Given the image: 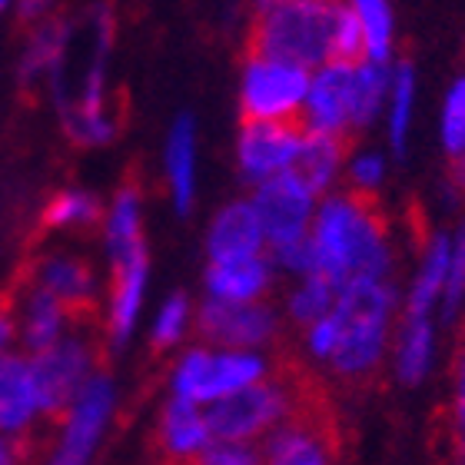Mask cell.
<instances>
[{"label":"cell","mask_w":465,"mask_h":465,"mask_svg":"<svg viewBox=\"0 0 465 465\" xmlns=\"http://www.w3.org/2000/svg\"><path fill=\"white\" fill-rule=\"evenodd\" d=\"M166 180L176 213L186 216L196 196V126L193 116H180L166 140Z\"/></svg>","instance_id":"obj_24"},{"label":"cell","mask_w":465,"mask_h":465,"mask_svg":"<svg viewBox=\"0 0 465 465\" xmlns=\"http://www.w3.org/2000/svg\"><path fill=\"white\" fill-rule=\"evenodd\" d=\"M67 40H70L67 24L40 17L37 30L30 34L24 57H20V80H24V87H37L40 80H47L50 87L57 90L64 54H67Z\"/></svg>","instance_id":"obj_23"},{"label":"cell","mask_w":465,"mask_h":465,"mask_svg":"<svg viewBox=\"0 0 465 465\" xmlns=\"http://www.w3.org/2000/svg\"><path fill=\"white\" fill-rule=\"evenodd\" d=\"M346 150H349V136L342 134H322V130H306L302 126V143L300 153L292 160V173L300 176L302 183L316 190V193H330L340 173L346 170Z\"/></svg>","instance_id":"obj_21"},{"label":"cell","mask_w":465,"mask_h":465,"mask_svg":"<svg viewBox=\"0 0 465 465\" xmlns=\"http://www.w3.org/2000/svg\"><path fill=\"white\" fill-rule=\"evenodd\" d=\"M64 130L77 146H100L110 143L116 136V116L110 107L104 110H90L77 107V104H67L64 107Z\"/></svg>","instance_id":"obj_32"},{"label":"cell","mask_w":465,"mask_h":465,"mask_svg":"<svg viewBox=\"0 0 465 465\" xmlns=\"http://www.w3.org/2000/svg\"><path fill=\"white\" fill-rule=\"evenodd\" d=\"M196 330L210 346L226 349H262L276 340L280 320L262 300L223 302L206 300L196 312Z\"/></svg>","instance_id":"obj_11"},{"label":"cell","mask_w":465,"mask_h":465,"mask_svg":"<svg viewBox=\"0 0 465 465\" xmlns=\"http://www.w3.org/2000/svg\"><path fill=\"white\" fill-rule=\"evenodd\" d=\"M465 436V342L452 359V402H449V439Z\"/></svg>","instance_id":"obj_41"},{"label":"cell","mask_w":465,"mask_h":465,"mask_svg":"<svg viewBox=\"0 0 465 465\" xmlns=\"http://www.w3.org/2000/svg\"><path fill=\"white\" fill-rule=\"evenodd\" d=\"M366 57V30H362V20L356 17V10L349 4L336 7V24H332V60H356Z\"/></svg>","instance_id":"obj_35"},{"label":"cell","mask_w":465,"mask_h":465,"mask_svg":"<svg viewBox=\"0 0 465 465\" xmlns=\"http://www.w3.org/2000/svg\"><path fill=\"white\" fill-rule=\"evenodd\" d=\"M266 250H270V242H266V230H262L252 200H236L213 216L210 232H206L210 262L250 260V256H262Z\"/></svg>","instance_id":"obj_15"},{"label":"cell","mask_w":465,"mask_h":465,"mask_svg":"<svg viewBox=\"0 0 465 465\" xmlns=\"http://www.w3.org/2000/svg\"><path fill=\"white\" fill-rule=\"evenodd\" d=\"M392 70L389 60L362 57L352 70V130H366L389 104Z\"/></svg>","instance_id":"obj_27"},{"label":"cell","mask_w":465,"mask_h":465,"mask_svg":"<svg viewBox=\"0 0 465 465\" xmlns=\"http://www.w3.org/2000/svg\"><path fill=\"white\" fill-rule=\"evenodd\" d=\"M272 282V260L270 252L250 256V260H232V262H210L203 276L206 300H223V302H252L262 300Z\"/></svg>","instance_id":"obj_22"},{"label":"cell","mask_w":465,"mask_h":465,"mask_svg":"<svg viewBox=\"0 0 465 465\" xmlns=\"http://www.w3.org/2000/svg\"><path fill=\"white\" fill-rule=\"evenodd\" d=\"M266 376H270V362L256 349L196 346L180 356L170 386H173V396L200 402V406H213L236 389L260 382Z\"/></svg>","instance_id":"obj_5"},{"label":"cell","mask_w":465,"mask_h":465,"mask_svg":"<svg viewBox=\"0 0 465 465\" xmlns=\"http://www.w3.org/2000/svg\"><path fill=\"white\" fill-rule=\"evenodd\" d=\"M54 4H57V0H20V4H17V14H20V20L34 24V20L47 17Z\"/></svg>","instance_id":"obj_42"},{"label":"cell","mask_w":465,"mask_h":465,"mask_svg":"<svg viewBox=\"0 0 465 465\" xmlns=\"http://www.w3.org/2000/svg\"><path fill=\"white\" fill-rule=\"evenodd\" d=\"M252 206H256L260 223L266 230V242L276 246V242H292L310 236L312 216H316V206H320V193L310 190L292 170H286V173H276L270 180L256 183Z\"/></svg>","instance_id":"obj_10"},{"label":"cell","mask_w":465,"mask_h":465,"mask_svg":"<svg viewBox=\"0 0 465 465\" xmlns=\"http://www.w3.org/2000/svg\"><path fill=\"white\" fill-rule=\"evenodd\" d=\"M346 176L352 193L372 196L382 186V180H386V160L372 153V150L369 153H356L352 160H346Z\"/></svg>","instance_id":"obj_38"},{"label":"cell","mask_w":465,"mask_h":465,"mask_svg":"<svg viewBox=\"0 0 465 465\" xmlns=\"http://www.w3.org/2000/svg\"><path fill=\"white\" fill-rule=\"evenodd\" d=\"M389 143L396 156L406 153L409 126H412V107H416V70L412 64L392 67V90H389Z\"/></svg>","instance_id":"obj_30"},{"label":"cell","mask_w":465,"mask_h":465,"mask_svg":"<svg viewBox=\"0 0 465 465\" xmlns=\"http://www.w3.org/2000/svg\"><path fill=\"white\" fill-rule=\"evenodd\" d=\"M336 7V0H282L260 7L250 34V54L292 60L300 67L316 70L332 60Z\"/></svg>","instance_id":"obj_3"},{"label":"cell","mask_w":465,"mask_h":465,"mask_svg":"<svg viewBox=\"0 0 465 465\" xmlns=\"http://www.w3.org/2000/svg\"><path fill=\"white\" fill-rule=\"evenodd\" d=\"M302 124L300 120H246L236 140V163L252 186L286 173L300 153Z\"/></svg>","instance_id":"obj_12"},{"label":"cell","mask_w":465,"mask_h":465,"mask_svg":"<svg viewBox=\"0 0 465 465\" xmlns=\"http://www.w3.org/2000/svg\"><path fill=\"white\" fill-rule=\"evenodd\" d=\"M190 322H193V310L186 302L183 292H176L170 300L160 306L153 320V330H150V342L156 349H173L183 342V336L190 332Z\"/></svg>","instance_id":"obj_33"},{"label":"cell","mask_w":465,"mask_h":465,"mask_svg":"<svg viewBox=\"0 0 465 465\" xmlns=\"http://www.w3.org/2000/svg\"><path fill=\"white\" fill-rule=\"evenodd\" d=\"M213 442V429L206 406L190 402V399L173 396L160 412V426H156V446L166 459H200L206 446Z\"/></svg>","instance_id":"obj_17"},{"label":"cell","mask_w":465,"mask_h":465,"mask_svg":"<svg viewBox=\"0 0 465 465\" xmlns=\"http://www.w3.org/2000/svg\"><path fill=\"white\" fill-rule=\"evenodd\" d=\"M310 396V386L300 376H266L206 406V416H210V429L216 439L256 442L270 429L280 426L282 419H290Z\"/></svg>","instance_id":"obj_4"},{"label":"cell","mask_w":465,"mask_h":465,"mask_svg":"<svg viewBox=\"0 0 465 465\" xmlns=\"http://www.w3.org/2000/svg\"><path fill=\"white\" fill-rule=\"evenodd\" d=\"M442 146L452 160L465 156V77H459L442 100Z\"/></svg>","instance_id":"obj_36"},{"label":"cell","mask_w":465,"mask_h":465,"mask_svg":"<svg viewBox=\"0 0 465 465\" xmlns=\"http://www.w3.org/2000/svg\"><path fill=\"white\" fill-rule=\"evenodd\" d=\"M146 276H150V256H146V250L134 252L130 260L114 266V286H110L107 306V336L114 346H124L134 336V326L140 320V310H143Z\"/></svg>","instance_id":"obj_19"},{"label":"cell","mask_w":465,"mask_h":465,"mask_svg":"<svg viewBox=\"0 0 465 465\" xmlns=\"http://www.w3.org/2000/svg\"><path fill=\"white\" fill-rule=\"evenodd\" d=\"M30 372L44 419H60L84 382L97 372V346L80 332H64L54 346L30 352Z\"/></svg>","instance_id":"obj_8"},{"label":"cell","mask_w":465,"mask_h":465,"mask_svg":"<svg viewBox=\"0 0 465 465\" xmlns=\"http://www.w3.org/2000/svg\"><path fill=\"white\" fill-rule=\"evenodd\" d=\"M392 369L402 386H419L436 362V322L432 312H402L392 336Z\"/></svg>","instance_id":"obj_20"},{"label":"cell","mask_w":465,"mask_h":465,"mask_svg":"<svg viewBox=\"0 0 465 465\" xmlns=\"http://www.w3.org/2000/svg\"><path fill=\"white\" fill-rule=\"evenodd\" d=\"M27 280L44 286L54 300L64 302L70 316H90L97 310L100 280L87 260L74 252H44L27 270Z\"/></svg>","instance_id":"obj_14"},{"label":"cell","mask_w":465,"mask_h":465,"mask_svg":"<svg viewBox=\"0 0 465 465\" xmlns=\"http://www.w3.org/2000/svg\"><path fill=\"white\" fill-rule=\"evenodd\" d=\"M310 67L292 60L250 54L242 67L240 107L246 120H300L306 90H310Z\"/></svg>","instance_id":"obj_6"},{"label":"cell","mask_w":465,"mask_h":465,"mask_svg":"<svg viewBox=\"0 0 465 465\" xmlns=\"http://www.w3.org/2000/svg\"><path fill=\"white\" fill-rule=\"evenodd\" d=\"M452 186H456L459 193L465 196V156L452 160Z\"/></svg>","instance_id":"obj_45"},{"label":"cell","mask_w":465,"mask_h":465,"mask_svg":"<svg viewBox=\"0 0 465 465\" xmlns=\"http://www.w3.org/2000/svg\"><path fill=\"white\" fill-rule=\"evenodd\" d=\"M336 296H340V286H336L330 276L306 272V276H300V286L290 292L286 312H290V320L296 322V326H310V322H316L320 316L332 312Z\"/></svg>","instance_id":"obj_29"},{"label":"cell","mask_w":465,"mask_h":465,"mask_svg":"<svg viewBox=\"0 0 465 465\" xmlns=\"http://www.w3.org/2000/svg\"><path fill=\"white\" fill-rule=\"evenodd\" d=\"M270 4H282V0H260V7H270Z\"/></svg>","instance_id":"obj_47"},{"label":"cell","mask_w":465,"mask_h":465,"mask_svg":"<svg viewBox=\"0 0 465 465\" xmlns=\"http://www.w3.org/2000/svg\"><path fill=\"white\" fill-rule=\"evenodd\" d=\"M260 449L252 442H240V439H216L200 452L203 465H252L260 462Z\"/></svg>","instance_id":"obj_39"},{"label":"cell","mask_w":465,"mask_h":465,"mask_svg":"<svg viewBox=\"0 0 465 465\" xmlns=\"http://www.w3.org/2000/svg\"><path fill=\"white\" fill-rule=\"evenodd\" d=\"M14 322H17V340L27 352H40V349L54 346V342L67 332L70 312L64 310V302L54 300L44 286L24 280V290L14 306Z\"/></svg>","instance_id":"obj_18"},{"label":"cell","mask_w":465,"mask_h":465,"mask_svg":"<svg viewBox=\"0 0 465 465\" xmlns=\"http://www.w3.org/2000/svg\"><path fill=\"white\" fill-rule=\"evenodd\" d=\"M352 70L349 60H326L310 74L300 124L322 134H352Z\"/></svg>","instance_id":"obj_13"},{"label":"cell","mask_w":465,"mask_h":465,"mask_svg":"<svg viewBox=\"0 0 465 465\" xmlns=\"http://www.w3.org/2000/svg\"><path fill=\"white\" fill-rule=\"evenodd\" d=\"M14 340H17V322H14V312H10V310H0V359H4L10 352Z\"/></svg>","instance_id":"obj_43"},{"label":"cell","mask_w":465,"mask_h":465,"mask_svg":"<svg viewBox=\"0 0 465 465\" xmlns=\"http://www.w3.org/2000/svg\"><path fill=\"white\" fill-rule=\"evenodd\" d=\"M14 4H17V0H0V14H4V10H10Z\"/></svg>","instance_id":"obj_46"},{"label":"cell","mask_w":465,"mask_h":465,"mask_svg":"<svg viewBox=\"0 0 465 465\" xmlns=\"http://www.w3.org/2000/svg\"><path fill=\"white\" fill-rule=\"evenodd\" d=\"M116 409V389L107 372H94L84 382L74 402L60 412L57 439L50 446V462L57 465H84L94 459L100 439L107 432Z\"/></svg>","instance_id":"obj_7"},{"label":"cell","mask_w":465,"mask_h":465,"mask_svg":"<svg viewBox=\"0 0 465 465\" xmlns=\"http://www.w3.org/2000/svg\"><path fill=\"white\" fill-rule=\"evenodd\" d=\"M260 456L272 465H326L336 459L332 419L322 412L312 396L290 419L262 436Z\"/></svg>","instance_id":"obj_9"},{"label":"cell","mask_w":465,"mask_h":465,"mask_svg":"<svg viewBox=\"0 0 465 465\" xmlns=\"http://www.w3.org/2000/svg\"><path fill=\"white\" fill-rule=\"evenodd\" d=\"M349 7L356 10V17L362 20V30H366V57H392L396 30H392V7H389V0H349Z\"/></svg>","instance_id":"obj_31"},{"label":"cell","mask_w":465,"mask_h":465,"mask_svg":"<svg viewBox=\"0 0 465 465\" xmlns=\"http://www.w3.org/2000/svg\"><path fill=\"white\" fill-rule=\"evenodd\" d=\"M266 252H270V260H272V270H290V272H296V276L312 272L310 236L292 240V242H276V246H270Z\"/></svg>","instance_id":"obj_40"},{"label":"cell","mask_w":465,"mask_h":465,"mask_svg":"<svg viewBox=\"0 0 465 465\" xmlns=\"http://www.w3.org/2000/svg\"><path fill=\"white\" fill-rule=\"evenodd\" d=\"M302 330H306L302 346H306L310 359H316V362H330L336 346H340V336H342L340 316H336V312H326V316H320V320L310 322V326H302Z\"/></svg>","instance_id":"obj_37"},{"label":"cell","mask_w":465,"mask_h":465,"mask_svg":"<svg viewBox=\"0 0 465 465\" xmlns=\"http://www.w3.org/2000/svg\"><path fill=\"white\" fill-rule=\"evenodd\" d=\"M312 272L336 286L392 276V242L386 216L362 193H332L316 206L310 226Z\"/></svg>","instance_id":"obj_1"},{"label":"cell","mask_w":465,"mask_h":465,"mask_svg":"<svg viewBox=\"0 0 465 465\" xmlns=\"http://www.w3.org/2000/svg\"><path fill=\"white\" fill-rule=\"evenodd\" d=\"M439 310L449 322L459 320L465 312V223L452 232V250H449V270L446 286H442V300Z\"/></svg>","instance_id":"obj_34"},{"label":"cell","mask_w":465,"mask_h":465,"mask_svg":"<svg viewBox=\"0 0 465 465\" xmlns=\"http://www.w3.org/2000/svg\"><path fill=\"white\" fill-rule=\"evenodd\" d=\"M24 449H20V442L14 436H7V432H0V465L14 462V459L20 456Z\"/></svg>","instance_id":"obj_44"},{"label":"cell","mask_w":465,"mask_h":465,"mask_svg":"<svg viewBox=\"0 0 465 465\" xmlns=\"http://www.w3.org/2000/svg\"><path fill=\"white\" fill-rule=\"evenodd\" d=\"M399 310V292L389 280L346 282L336 296L332 312L340 316L342 336L326 366L342 382H366L379 372L392 342V320Z\"/></svg>","instance_id":"obj_2"},{"label":"cell","mask_w":465,"mask_h":465,"mask_svg":"<svg viewBox=\"0 0 465 465\" xmlns=\"http://www.w3.org/2000/svg\"><path fill=\"white\" fill-rule=\"evenodd\" d=\"M100 200L87 190H60L47 206H44V216L40 223L44 230L57 232V230H87V226L100 223Z\"/></svg>","instance_id":"obj_28"},{"label":"cell","mask_w":465,"mask_h":465,"mask_svg":"<svg viewBox=\"0 0 465 465\" xmlns=\"http://www.w3.org/2000/svg\"><path fill=\"white\" fill-rule=\"evenodd\" d=\"M449 250H452V236L436 232L429 236L426 250L419 256L416 276L409 282L406 310L402 312H432L442 300V286H446V270H449Z\"/></svg>","instance_id":"obj_26"},{"label":"cell","mask_w":465,"mask_h":465,"mask_svg":"<svg viewBox=\"0 0 465 465\" xmlns=\"http://www.w3.org/2000/svg\"><path fill=\"white\" fill-rule=\"evenodd\" d=\"M140 190L134 183H124L116 190L114 203L107 210V220H104V242H107V256L110 266L130 260L134 252L146 250L143 246V230H140Z\"/></svg>","instance_id":"obj_25"},{"label":"cell","mask_w":465,"mask_h":465,"mask_svg":"<svg viewBox=\"0 0 465 465\" xmlns=\"http://www.w3.org/2000/svg\"><path fill=\"white\" fill-rule=\"evenodd\" d=\"M44 409H40L34 372H30V356H7L0 359V432H7L20 442L34 432Z\"/></svg>","instance_id":"obj_16"}]
</instances>
